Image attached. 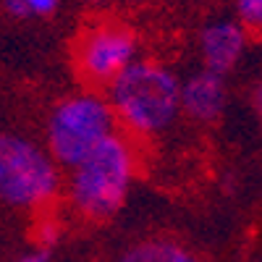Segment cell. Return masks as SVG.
<instances>
[{
	"mask_svg": "<svg viewBox=\"0 0 262 262\" xmlns=\"http://www.w3.org/2000/svg\"><path fill=\"white\" fill-rule=\"evenodd\" d=\"M134 55V34L121 21L84 24L71 42V66L76 79L90 90H111L113 81L128 69Z\"/></svg>",
	"mask_w": 262,
	"mask_h": 262,
	"instance_id": "cell-3",
	"label": "cell"
},
{
	"mask_svg": "<svg viewBox=\"0 0 262 262\" xmlns=\"http://www.w3.org/2000/svg\"><path fill=\"white\" fill-rule=\"evenodd\" d=\"M21 262H45V254H34V257H27V259H21Z\"/></svg>",
	"mask_w": 262,
	"mask_h": 262,
	"instance_id": "cell-12",
	"label": "cell"
},
{
	"mask_svg": "<svg viewBox=\"0 0 262 262\" xmlns=\"http://www.w3.org/2000/svg\"><path fill=\"white\" fill-rule=\"evenodd\" d=\"M118 262H200L189 249L173 242H144L131 247Z\"/></svg>",
	"mask_w": 262,
	"mask_h": 262,
	"instance_id": "cell-8",
	"label": "cell"
},
{
	"mask_svg": "<svg viewBox=\"0 0 262 262\" xmlns=\"http://www.w3.org/2000/svg\"><path fill=\"white\" fill-rule=\"evenodd\" d=\"M254 107H257V113L262 118V84L257 86V92H254Z\"/></svg>",
	"mask_w": 262,
	"mask_h": 262,
	"instance_id": "cell-11",
	"label": "cell"
},
{
	"mask_svg": "<svg viewBox=\"0 0 262 262\" xmlns=\"http://www.w3.org/2000/svg\"><path fill=\"white\" fill-rule=\"evenodd\" d=\"M58 0H6V8L13 16H45L55 8Z\"/></svg>",
	"mask_w": 262,
	"mask_h": 262,
	"instance_id": "cell-9",
	"label": "cell"
},
{
	"mask_svg": "<svg viewBox=\"0 0 262 262\" xmlns=\"http://www.w3.org/2000/svg\"><path fill=\"white\" fill-rule=\"evenodd\" d=\"M244 50V29L231 21H221L202 32V58L210 74L223 76L231 71Z\"/></svg>",
	"mask_w": 262,
	"mask_h": 262,
	"instance_id": "cell-6",
	"label": "cell"
},
{
	"mask_svg": "<svg viewBox=\"0 0 262 262\" xmlns=\"http://www.w3.org/2000/svg\"><path fill=\"white\" fill-rule=\"evenodd\" d=\"M111 107L97 97H71L55 107L50 118V149L66 165H79L90 152L111 137Z\"/></svg>",
	"mask_w": 262,
	"mask_h": 262,
	"instance_id": "cell-4",
	"label": "cell"
},
{
	"mask_svg": "<svg viewBox=\"0 0 262 262\" xmlns=\"http://www.w3.org/2000/svg\"><path fill=\"white\" fill-rule=\"evenodd\" d=\"M113 105L121 118L139 131L165 128L179 111L181 90L176 79L158 66L137 63L113 81Z\"/></svg>",
	"mask_w": 262,
	"mask_h": 262,
	"instance_id": "cell-2",
	"label": "cell"
},
{
	"mask_svg": "<svg viewBox=\"0 0 262 262\" xmlns=\"http://www.w3.org/2000/svg\"><path fill=\"white\" fill-rule=\"evenodd\" d=\"M181 102L196 121H215L223 111L226 102V86L217 74H196L181 90Z\"/></svg>",
	"mask_w": 262,
	"mask_h": 262,
	"instance_id": "cell-7",
	"label": "cell"
},
{
	"mask_svg": "<svg viewBox=\"0 0 262 262\" xmlns=\"http://www.w3.org/2000/svg\"><path fill=\"white\" fill-rule=\"evenodd\" d=\"M131 170L134 165H131L128 144L116 134L105 137L79 163L74 176V202L79 212L90 221L113 217L126 200Z\"/></svg>",
	"mask_w": 262,
	"mask_h": 262,
	"instance_id": "cell-1",
	"label": "cell"
},
{
	"mask_svg": "<svg viewBox=\"0 0 262 262\" xmlns=\"http://www.w3.org/2000/svg\"><path fill=\"white\" fill-rule=\"evenodd\" d=\"M55 191V168L42 152L16 137H0V200L39 205Z\"/></svg>",
	"mask_w": 262,
	"mask_h": 262,
	"instance_id": "cell-5",
	"label": "cell"
},
{
	"mask_svg": "<svg viewBox=\"0 0 262 262\" xmlns=\"http://www.w3.org/2000/svg\"><path fill=\"white\" fill-rule=\"evenodd\" d=\"M236 8L249 29H262V0H236Z\"/></svg>",
	"mask_w": 262,
	"mask_h": 262,
	"instance_id": "cell-10",
	"label": "cell"
},
{
	"mask_svg": "<svg viewBox=\"0 0 262 262\" xmlns=\"http://www.w3.org/2000/svg\"><path fill=\"white\" fill-rule=\"evenodd\" d=\"M90 3H100V0H90Z\"/></svg>",
	"mask_w": 262,
	"mask_h": 262,
	"instance_id": "cell-13",
	"label": "cell"
}]
</instances>
